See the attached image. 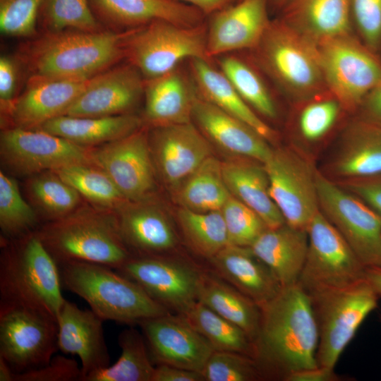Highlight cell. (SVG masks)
Wrapping results in <instances>:
<instances>
[{
    "mask_svg": "<svg viewBox=\"0 0 381 381\" xmlns=\"http://www.w3.org/2000/svg\"><path fill=\"white\" fill-rule=\"evenodd\" d=\"M260 307L253 359L264 380L286 381L294 373L318 366V326L309 295L301 286H283Z\"/></svg>",
    "mask_w": 381,
    "mask_h": 381,
    "instance_id": "cell-1",
    "label": "cell"
},
{
    "mask_svg": "<svg viewBox=\"0 0 381 381\" xmlns=\"http://www.w3.org/2000/svg\"><path fill=\"white\" fill-rule=\"evenodd\" d=\"M47 32L27 44L21 59L32 75L50 78H90L125 56L126 32Z\"/></svg>",
    "mask_w": 381,
    "mask_h": 381,
    "instance_id": "cell-2",
    "label": "cell"
},
{
    "mask_svg": "<svg viewBox=\"0 0 381 381\" xmlns=\"http://www.w3.org/2000/svg\"><path fill=\"white\" fill-rule=\"evenodd\" d=\"M10 240L0 260V303L32 309L57 321L65 301L58 264L37 231Z\"/></svg>",
    "mask_w": 381,
    "mask_h": 381,
    "instance_id": "cell-3",
    "label": "cell"
},
{
    "mask_svg": "<svg viewBox=\"0 0 381 381\" xmlns=\"http://www.w3.org/2000/svg\"><path fill=\"white\" fill-rule=\"evenodd\" d=\"M115 212L75 210L37 231L58 265L82 261L117 270L132 256L121 236Z\"/></svg>",
    "mask_w": 381,
    "mask_h": 381,
    "instance_id": "cell-4",
    "label": "cell"
},
{
    "mask_svg": "<svg viewBox=\"0 0 381 381\" xmlns=\"http://www.w3.org/2000/svg\"><path fill=\"white\" fill-rule=\"evenodd\" d=\"M61 285L104 320L133 325L169 311L137 283L108 266L73 261L58 265Z\"/></svg>",
    "mask_w": 381,
    "mask_h": 381,
    "instance_id": "cell-5",
    "label": "cell"
},
{
    "mask_svg": "<svg viewBox=\"0 0 381 381\" xmlns=\"http://www.w3.org/2000/svg\"><path fill=\"white\" fill-rule=\"evenodd\" d=\"M253 49L262 68L294 98L310 99L326 87L316 43L282 19L270 22Z\"/></svg>",
    "mask_w": 381,
    "mask_h": 381,
    "instance_id": "cell-6",
    "label": "cell"
},
{
    "mask_svg": "<svg viewBox=\"0 0 381 381\" xmlns=\"http://www.w3.org/2000/svg\"><path fill=\"white\" fill-rule=\"evenodd\" d=\"M307 293L318 330L317 364L334 368L362 322L377 308L380 297L365 278L346 286Z\"/></svg>",
    "mask_w": 381,
    "mask_h": 381,
    "instance_id": "cell-7",
    "label": "cell"
},
{
    "mask_svg": "<svg viewBox=\"0 0 381 381\" xmlns=\"http://www.w3.org/2000/svg\"><path fill=\"white\" fill-rule=\"evenodd\" d=\"M124 54L147 80L164 75L186 59H204L207 28L203 23L185 27L157 20L128 31Z\"/></svg>",
    "mask_w": 381,
    "mask_h": 381,
    "instance_id": "cell-8",
    "label": "cell"
},
{
    "mask_svg": "<svg viewBox=\"0 0 381 381\" xmlns=\"http://www.w3.org/2000/svg\"><path fill=\"white\" fill-rule=\"evenodd\" d=\"M327 89L341 107L359 109L381 83V59L351 33L316 43Z\"/></svg>",
    "mask_w": 381,
    "mask_h": 381,
    "instance_id": "cell-9",
    "label": "cell"
},
{
    "mask_svg": "<svg viewBox=\"0 0 381 381\" xmlns=\"http://www.w3.org/2000/svg\"><path fill=\"white\" fill-rule=\"evenodd\" d=\"M307 232L308 252L298 282L306 292L346 286L364 278L365 266L320 210Z\"/></svg>",
    "mask_w": 381,
    "mask_h": 381,
    "instance_id": "cell-10",
    "label": "cell"
},
{
    "mask_svg": "<svg viewBox=\"0 0 381 381\" xmlns=\"http://www.w3.org/2000/svg\"><path fill=\"white\" fill-rule=\"evenodd\" d=\"M320 210L365 267L381 265V217L357 196L318 171Z\"/></svg>",
    "mask_w": 381,
    "mask_h": 381,
    "instance_id": "cell-11",
    "label": "cell"
},
{
    "mask_svg": "<svg viewBox=\"0 0 381 381\" xmlns=\"http://www.w3.org/2000/svg\"><path fill=\"white\" fill-rule=\"evenodd\" d=\"M58 323L36 310L0 303V357L15 373L42 367L58 349Z\"/></svg>",
    "mask_w": 381,
    "mask_h": 381,
    "instance_id": "cell-12",
    "label": "cell"
},
{
    "mask_svg": "<svg viewBox=\"0 0 381 381\" xmlns=\"http://www.w3.org/2000/svg\"><path fill=\"white\" fill-rule=\"evenodd\" d=\"M90 147L38 128L13 127L1 131L4 165L18 175L55 171L74 164H92Z\"/></svg>",
    "mask_w": 381,
    "mask_h": 381,
    "instance_id": "cell-13",
    "label": "cell"
},
{
    "mask_svg": "<svg viewBox=\"0 0 381 381\" xmlns=\"http://www.w3.org/2000/svg\"><path fill=\"white\" fill-rule=\"evenodd\" d=\"M263 164L270 195L285 222L307 231L320 210L315 170L303 157L286 148L273 150Z\"/></svg>",
    "mask_w": 381,
    "mask_h": 381,
    "instance_id": "cell-14",
    "label": "cell"
},
{
    "mask_svg": "<svg viewBox=\"0 0 381 381\" xmlns=\"http://www.w3.org/2000/svg\"><path fill=\"white\" fill-rule=\"evenodd\" d=\"M89 155L92 164L110 177L128 201H144L154 190L156 169L144 130L90 147Z\"/></svg>",
    "mask_w": 381,
    "mask_h": 381,
    "instance_id": "cell-15",
    "label": "cell"
},
{
    "mask_svg": "<svg viewBox=\"0 0 381 381\" xmlns=\"http://www.w3.org/2000/svg\"><path fill=\"white\" fill-rule=\"evenodd\" d=\"M155 301L181 315L197 300L202 270L165 256H132L116 270Z\"/></svg>",
    "mask_w": 381,
    "mask_h": 381,
    "instance_id": "cell-16",
    "label": "cell"
},
{
    "mask_svg": "<svg viewBox=\"0 0 381 381\" xmlns=\"http://www.w3.org/2000/svg\"><path fill=\"white\" fill-rule=\"evenodd\" d=\"M152 361L201 373L214 349L183 318L170 313L140 322Z\"/></svg>",
    "mask_w": 381,
    "mask_h": 381,
    "instance_id": "cell-17",
    "label": "cell"
},
{
    "mask_svg": "<svg viewBox=\"0 0 381 381\" xmlns=\"http://www.w3.org/2000/svg\"><path fill=\"white\" fill-rule=\"evenodd\" d=\"M155 128L149 140L155 169L174 190L212 155L210 142L193 122Z\"/></svg>",
    "mask_w": 381,
    "mask_h": 381,
    "instance_id": "cell-18",
    "label": "cell"
},
{
    "mask_svg": "<svg viewBox=\"0 0 381 381\" xmlns=\"http://www.w3.org/2000/svg\"><path fill=\"white\" fill-rule=\"evenodd\" d=\"M144 90L142 75L131 64L107 69L92 77L64 115L100 117L124 114L136 106Z\"/></svg>",
    "mask_w": 381,
    "mask_h": 381,
    "instance_id": "cell-19",
    "label": "cell"
},
{
    "mask_svg": "<svg viewBox=\"0 0 381 381\" xmlns=\"http://www.w3.org/2000/svg\"><path fill=\"white\" fill-rule=\"evenodd\" d=\"M269 0H239L210 16L207 31V54L212 56L255 49L270 20Z\"/></svg>",
    "mask_w": 381,
    "mask_h": 381,
    "instance_id": "cell-20",
    "label": "cell"
},
{
    "mask_svg": "<svg viewBox=\"0 0 381 381\" xmlns=\"http://www.w3.org/2000/svg\"><path fill=\"white\" fill-rule=\"evenodd\" d=\"M90 78H50L32 75L24 92L8 111L16 127L37 128L64 115L90 84Z\"/></svg>",
    "mask_w": 381,
    "mask_h": 381,
    "instance_id": "cell-21",
    "label": "cell"
},
{
    "mask_svg": "<svg viewBox=\"0 0 381 381\" xmlns=\"http://www.w3.org/2000/svg\"><path fill=\"white\" fill-rule=\"evenodd\" d=\"M92 310H83L65 299L57 318L58 349L79 357L81 379L109 365L102 322Z\"/></svg>",
    "mask_w": 381,
    "mask_h": 381,
    "instance_id": "cell-22",
    "label": "cell"
},
{
    "mask_svg": "<svg viewBox=\"0 0 381 381\" xmlns=\"http://www.w3.org/2000/svg\"><path fill=\"white\" fill-rule=\"evenodd\" d=\"M198 92V91H197ZM193 121L207 140L225 152L264 164L273 150L252 127L197 94Z\"/></svg>",
    "mask_w": 381,
    "mask_h": 381,
    "instance_id": "cell-23",
    "label": "cell"
},
{
    "mask_svg": "<svg viewBox=\"0 0 381 381\" xmlns=\"http://www.w3.org/2000/svg\"><path fill=\"white\" fill-rule=\"evenodd\" d=\"M97 16L121 27L135 28L162 20L194 27L202 24L205 16L190 5L173 0H89Z\"/></svg>",
    "mask_w": 381,
    "mask_h": 381,
    "instance_id": "cell-24",
    "label": "cell"
},
{
    "mask_svg": "<svg viewBox=\"0 0 381 381\" xmlns=\"http://www.w3.org/2000/svg\"><path fill=\"white\" fill-rule=\"evenodd\" d=\"M210 261L214 273L259 306L273 298L282 288L249 247L229 244Z\"/></svg>",
    "mask_w": 381,
    "mask_h": 381,
    "instance_id": "cell-25",
    "label": "cell"
},
{
    "mask_svg": "<svg viewBox=\"0 0 381 381\" xmlns=\"http://www.w3.org/2000/svg\"><path fill=\"white\" fill-rule=\"evenodd\" d=\"M116 211L121 236L133 256H164L177 245V237L168 217L156 207L129 205Z\"/></svg>",
    "mask_w": 381,
    "mask_h": 381,
    "instance_id": "cell-26",
    "label": "cell"
},
{
    "mask_svg": "<svg viewBox=\"0 0 381 381\" xmlns=\"http://www.w3.org/2000/svg\"><path fill=\"white\" fill-rule=\"evenodd\" d=\"M308 247L307 231L286 223L276 228H267L249 246L270 269L282 287L298 283Z\"/></svg>",
    "mask_w": 381,
    "mask_h": 381,
    "instance_id": "cell-27",
    "label": "cell"
},
{
    "mask_svg": "<svg viewBox=\"0 0 381 381\" xmlns=\"http://www.w3.org/2000/svg\"><path fill=\"white\" fill-rule=\"evenodd\" d=\"M222 176L230 194L253 210L268 228H276L285 220L270 193L264 164L238 156L222 162Z\"/></svg>",
    "mask_w": 381,
    "mask_h": 381,
    "instance_id": "cell-28",
    "label": "cell"
},
{
    "mask_svg": "<svg viewBox=\"0 0 381 381\" xmlns=\"http://www.w3.org/2000/svg\"><path fill=\"white\" fill-rule=\"evenodd\" d=\"M145 119L155 127L193 121V107L198 94L176 68L145 83Z\"/></svg>",
    "mask_w": 381,
    "mask_h": 381,
    "instance_id": "cell-29",
    "label": "cell"
},
{
    "mask_svg": "<svg viewBox=\"0 0 381 381\" xmlns=\"http://www.w3.org/2000/svg\"><path fill=\"white\" fill-rule=\"evenodd\" d=\"M282 20L315 43L351 33V0H288Z\"/></svg>",
    "mask_w": 381,
    "mask_h": 381,
    "instance_id": "cell-30",
    "label": "cell"
},
{
    "mask_svg": "<svg viewBox=\"0 0 381 381\" xmlns=\"http://www.w3.org/2000/svg\"><path fill=\"white\" fill-rule=\"evenodd\" d=\"M333 170L344 179L381 174V126L361 117L352 122L341 140Z\"/></svg>",
    "mask_w": 381,
    "mask_h": 381,
    "instance_id": "cell-31",
    "label": "cell"
},
{
    "mask_svg": "<svg viewBox=\"0 0 381 381\" xmlns=\"http://www.w3.org/2000/svg\"><path fill=\"white\" fill-rule=\"evenodd\" d=\"M141 126L142 120L129 114L100 117L61 115L37 128L78 145L92 147L128 135L139 130Z\"/></svg>",
    "mask_w": 381,
    "mask_h": 381,
    "instance_id": "cell-32",
    "label": "cell"
},
{
    "mask_svg": "<svg viewBox=\"0 0 381 381\" xmlns=\"http://www.w3.org/2000/svg\"><path fill=\"white\" fill-rule=\"evenodd\" d=\"M190 68L202 98L245 122L267 141L274 138L273 130L243 100L224 74L212 67L210 60L191 59Z\"/></svg>",
    "mask_w": 381,
    "mask_h": 381,
    "instance_id": "cell-33",
    "label": "cell"
},
{
    "mask_svg": "<svg viewBox=\"0 0 381 381\" xmlns=\"http://www.w3.org/2000/svg\"><path fill=\"white\" fill-rule=\"evenodd\" d=\"M197 300L244 330L253 341L260 324V306L214 272L202 270Z\"/></svg>",
    "mask_w": 381,
    "mask_h": 381,
    "instance_id": "cell-34",
    "label": "cell"
},
{
    "mask_svg": "<svg viewBox=\"0 0 381 381\" xmlns=\"http://www.w3.org/2000/svg\"><path fill=\"white\" fill-rule=\"evenodd\" d=\"M174 190L181 207L198 212L220 210L231 195L223 179L222 162L213 155Z\"/></svg>",
    "mask_w": 381,
    "mask_h": 381,
    "instance_id": "cell-35",
    "label": "cell"
},
{
    "mask_svg": "<svg viewBox=\"0 0 381 381\" xmlns=\"http://www.w3.org/2000/svg\"><path fill=\"white\" fill-rule=\"evenodd\" d=\"M119 345L121 353L118 361L90 373L83 381H152L155 367L143 334L126 329L119 334Z\"/></svg>",
    "mask_w": 381,
    "mask_h": 381,
    "instance_id": "cell-36",
    "label": "cell"
},
{
    "mask_svg": "<svg viewBox=\"0 0 381 381\" xmlns=\"http://www.w3.org/2000/svg\"><path fill=\"white\" fill-rule=\"evenodd\" d=\"M208 341L214 351L238 353L253 358L254 346L236 325L196 301L181 314Z\"/></svg>",
    "mask_w": 381,
    "mask_h": 381,
    "instance_id": "cell-37",
    "label": "cell"
},
{
    "mask_svg": "<svg viewBox=\"0 0 381 381\" xmlns=\"http://www.w3.org/2000/svg\"><path fill=\"white\" fill-rule=\"evenodd\" d=\"M53 171L80 195L103 210L116 212L129 202L110 177L92 164H74Z\"/></svg>",
    "mask_w": 381,
    "mask_h": 381,
    "instance_id": "cell-38",
    "label": "cell"
},
{
    "mask_svg": "<svg viewBox=\"0 0 381 381\" xmlns=\"http://www.w3.org/2000/svg\"><path fill=\"white\" fill-rule=\"evenodd\" d=\"M177 216L186 238L200 255L210 260L229 245L221 210L198 212L181 207Z\"/></svg>",
    "mask_w": 381,
    "mask_h": 381,
    "instance_id": "cell-39",
    "label": "cell"
},
{
    "mask_svg": "<svg viewBox=\"0 0 381 381\" xmlns=\"http://www.w3.org/2000/svg\"><path fill=\"white\" fill-rule=\"evenodd\" d=\"M219 66L220 71L254 111L269 119L276 118L277 111L274 99L256 71L232 55L223 56Z\"/></svg>",
    "mask_w": 381,
    "mask_h": 381,
    "instance_id": "cell-40",
    "label": "cell"
},
{
    "mask_svg": "<svg viewBox=\"0 0 381 381\" xmlns=\"http://www.w3.org/2000/svg\"><path fill=\"white\" fill-rule=\"evenodd\" d=\"M38 22L47 32L104 30L89 0H44Z\"/></svg>",
    "mask_w": 381,
    "mask_h": 381,
    "instance_id": "cell-41",
    "label": "cell"
},
{
    "mask_svg": "<svg viewBox=\"0 0 381 381\" xmlns=\"http://www.w3.org/2000/svg\"><path fill=\"white\" fill-rule=\"evenodd\" d=\"M29 187L33 199L51 221L73 212L80 202V194L53 171L38 174Z\"/></svg>",
    "mask_w": 381,
    "mask_h": 381,
    "instance_id": "cell-42",
    "label": "cell"
},
{
    "mask_svg": "<svg viewBox=\"0 0 381 381\" xmlns=\"http://www.w3.org/2000/svg\"><path fill=\"white\" fill-rule=\"evenodd\" d=\"M37 223L35 210L22 197L16 181L0 171V227L7 238L32 231Z\"/></svg>",
    "mask_w": 381,
    "mask_h": 381,
    "instance_id": "cell-43",
    "label": "cell"
},
{
    "mask_svg": "<svg viewBox=\"0 0 381 381\" xmlns=\"http://www.w3.org/2000/svg\"><path fill=\"white\" fill-rule=\"evenodd\" d=\"M201 373L204 381L264 380L252 357L229 351H214Z\"/></svg>",
    "mask_w": 381,
    "mask_h": 381,
    "instance_id": "cell-44",
    "label": "cell"
},
{
    "mask_svg": "<svg viewBox=\"0 0 381 381\" xmlns=\"http://www.w3.org/2000/svg\"><path fill=\"white\" fill-rule=\"evenodd\" d=\"M220 210L231 245L249 247L268 228L258 214L231 195Z\"/></svg>",
    "mask_w": 381,
    "mask_h": 381,
    "instance_id": "cell-45",
    "label": "cell"
},
{
    "mask_svg": "<svg viewBox=\"0 0 381 381\" xmlns=\"http://www.w3.org/2000/svg\"><path fill=\"white\" fill-rule=\"evenodd\" d=\"M44 0H0V30L6 36L28 37L36 34Z\"/></svg>",
    "mask_w": 381,
    "mask_h": 381,
    "instance_id": "cell-46",
    "label": "cell"
},
{
    "mask_svg": "<svg viewBox=\"0 0 381 381\" xmlns=\"http://www.w3.org/2000/svg\"><path fill=\"white\" fill-rule=\"evenodd\" d=\"M341 107L334 97L309 103L299 117L298 126L302 135L310 141L322 138L334 124Z\"/></svg>",
    "mask_w": 381,
    "mask_h": 381,
    "instance_id": "cell-47",
    "label": "cell"
},
{
    "mask_svg": "<svg viewBox=\"0 0 381 381\" xmlns=\"http://www.w3.org/2000/svg\"><path fill=\"white\" fill-rule=\"evenodd\" d=\"M351 12L361 41L378 54L381 50V0H351Z\"/></svg>",
    "mask_w": 381,
    "mask_h": 381,
    "instance_id": "cell-48",
    "label": "cell"
},
{
    "mask_svg": "<svg viewBox=\"0 0 381 381\" xmlns=\"http://www.w3.org/2000/svg\"><path fill=\"white\" fill-rule=\"evenodd\" d=\"M81 368L73 358L53 356L44 365L14 373L13 381H80Z\"/></svg>",
    "mask_w": 381,
    "mask_h": 381,
    "instance_id": "cell-49",
    "label": "cell"
},
{
    "mask_svg": "<svg viewBox=\"0 0 381 381\" xmlns=\"http://www.w3.org/2000/svg\"><path fill=\"white\" fill-rule=\"evenodd\" d=\"M340 186L357 196L381 217V174L344 179Z\"/></svg>",
    "mask_w": 381,
    "mask_h": 381,
    "instance_id": "cell-50",
    "label": "cell"
},
{
    "mask_svg": "<svg viewBox=\"0 0 381 381\" xmlns=\"http://www.w3.org/2000/svg\"><path fill=\"white\" fill-rule=\"evenodd\" d=\"M19 77V64L14 57L2 55L0 58V101L1 109L7 111L16 99Z\"/></svg>",
    "mask_w": 381,
    "mask_h": 381,
    "instance_id": "cell-51",
    "label": "cell"
},
{
    "mask_svg": "<svg viewBox=\"0 0 381 381\" xmlns=\"http://www.w3.org/2000/svg\"><path fill=\"white\" fill-rule=\"evenodd\" d=\"M152 381H204L201 373L166 364L155 367Z\"/></svg>",
    "mask_w": 381,
    "mask_h": 381,
    "instance_id": "cell-52",
    "label": "cell"
},
{
    "mask_svg": "<svg viewBox=\"0 0 381 381\" xmlns=\"http://www.w3.org/2000/svg\"><path fill=\"white\" fill-rule=\"evenodd\" d=\"M359 109L361 118L381 126V83L368 93Z\"/></svg>",
    "mask_w": 381,
    "mask_h": 381,
    "instance_id": "cell-53",
    "label": "cell"
},
{
    "mask_svg": "<svg viewBox=\"0 0 381 381\" xmlns=\"http://www.w3.org/2000/svg\"><path fill=\"white\" fill-rule=\"evenodd\" d=\"M344 377L337 375L334 368L317 366L291 374L286 381H340Z\"/></svg>",
    "mask_w": 381,
    "mask_h": 381,
    "instance_id": "cell-54",
    "label": "cell"
},
{
    "mask_svg": "<svg viewBox=\"0 0 381 381\" xmlns=\"http://www.w3.org/2000/svg\"><path fill=\"white\" fill-rule=\"evenodd\" d=\"M193 6L204 16H211L214 13L231 5L238 0H173Z\"/></svg>",
    "mask_w": 381,
    "mask_h": 381,
    "instance_id": "cell-55",
    "label": "cell"
},
{
    "mask_svg": "<svg viewBox=\"0 0 381 381\" xmlns=\"http://www.w3.org/2000/svg\"><path fill=\"white\" fill-rule=\"evenodd\" d=\"M364 278L371 285L378 296L381 298V267H365Z\"/></svg>",
    "mask_w": 381,
    "mask_h": 381,
    "instance_id": "cell-56",
    "label": "cell"
},
{
    "mask_svg": "<svg viewBox=\"0 0 381 381\" xmlns=\"http://www.w3.org/2000/svg\"><path fill=\"white\" fill-rule=\"evenodd\" d=\"M14 373L8 363L0 357V381H13Z\"/></svg>",
    "mask_w": 381,
    "mask_h": 381,
    "instance_id": "cell-57",
    "label": "cell"
},
{
    "mask_svg": "<svg viewBox=\"0 0 381 381\" xmlns=\"http://www.w3.org/2000/svg\"><path fill=\"white\" fill-rule=\"evenodd\" d=\"M288 0H269L273 6L277 7H283Z\"/></svg>",
    "mask_w": 381,
    "mask_h": 381,
    "instance_id": "cell-58",
    "label": "cell"
},
{
    "mask_svg": "<svg viewBox=\"0 0 381 381\" xmlns=\"http://www.w3.org/2000/svg\"><path fill=\"white\" fill-rule=\"evenodd\" d=\"M379 318H380V322H381V315H380V317H379Z\"/></svg>",
    "mask_w": 381,
    "mask_h": 381,
    "instance_id": "cell-59",
    "label": "cell"
},
{
    "mask_svg": "<svg viewBox=\"0 0 381 381\" xmlns=\"http://www.w3.org/2000/svg\"><path fill=\"white\" fill-rule=\"evenodd\" d=\"M380 267H381V265H380Z\"/></svg>",
    "mask_w": 381,
    "mask_h": 381,
    "instance_id": "cell-60",
    "label": "cell"
}]
</instances>
